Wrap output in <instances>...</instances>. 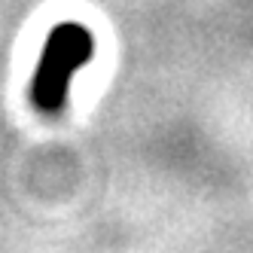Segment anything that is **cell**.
<instances>
[{
  "instance_id": "cell-1",
  "label": "cell",
  "mask_w": 253,
  "mask_h": 253,
  "mask_svg": "<svg viewBox=\"0 0 253 253\" xmlns=\"http://www.w3.org/2000/svg\"><path fill=\"white\" fill-rule=\"evenodd\" d=\"M95 55L92 31L77 22H61L49 31L43 55L31 80V101L40 113L55 116L67 107L70 83Z\"/></svg>"
}]
</instances>
